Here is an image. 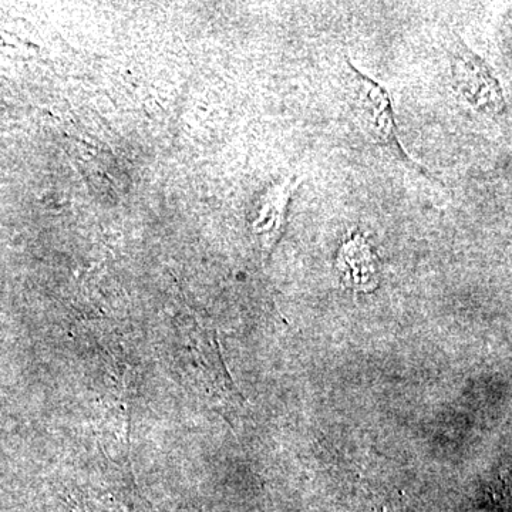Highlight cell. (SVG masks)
Returning a JSON list of instances; mask_svg holds the SVG:
<instances>
[{"mask_svg": "<svg viewBox=\"0 0 512 512\" xmlns=\"http://www.w3.org/2000/svg\"><path fill=\"white\" fill-rule=\"evenodd\" d=\"M299 184H301V178L299 175L293 174L282 180L281 183H276L266 192L264 204H262L261 212L256 220V231H258L268 254L274 251L276 245L284 237L293 194Z\"/></svg>", "mask_w": 512, "mask_h": 512, "instance_id": "3", "label": "cell"}, {"mask_svg": "<svg viewBox=\"0 0 512 512\" xmlns=\"http://www.w3.org/2000/svg\"><path fill=\"white\" fill-rule=\"evenodd\" d=\"M343 84L350 113L363 136L379 148L384 156L433 183L441 184L429 168L414 160L404 148L394 114L393 99L386 86L357 69L349 56L343 59Z\"/></svg>", "mask_w": 512, "mask_h": 512, "instance_id": "1", "label": "cell"}, {"mask_svg": "<svg viewBox=\"0 0 512 512\" xmlns=\"http://www.w3.org/2000/svg\"><path fill=\"white\" fill-rule=\"evenodd\" d=\"M338 269L343 282L357 292H370L379 284V266L373 249L362 235H355L340 248Z\"/></svg>", "mask_w": 512, "mask_h": 512, "instance_id": "4", "label": "cell"}, {"mask_svg": "<svg viewBox=\"0 0 512 512\" xmlns=\"http://www.w3.org/2000/svg\"><path fill=\"white\" fill-rule=\"evenodd\" d=\"M451 84L458 99L478 116L495 120L505 116L507 100L503 84L490 64L454 36L448 46Z\"/></svg>", "mask_w": 512, "mask_h": 512, "instance_id": "2", "label": "cell"}]
</instances>
